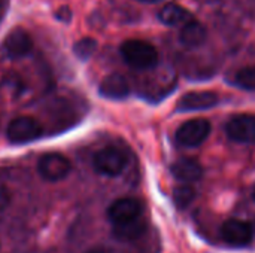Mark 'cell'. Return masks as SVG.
Returning a JSON list of instances; mask_svg holds the SVG:
<instances>
[{
	"mask_svg": "<svg viewBox=\"0 0 255 253\" xmlns=\"http://www.w3.org/2000/svg\"><path fill=\"white\" fill-rule=\"evenodd\" d=\"M120 51L123 60L130 67L137 70L152 69L158 63V51L145 40H137V39L126 40L121 45Z\"/></svg>",
	"mask_w": 255,
	"mask_h": 253,
	"instance_id": "1",
	"label": "cell"
},
{
	"mask_svg": "<svg viewBox=\"0 0 255 253\" xmlns=\"http://www.w3.org/2000/svg\"><path fill=\"white\" fill-rule=\"evenodd\" d=\"M42 134V125L33 116H16L6 128V139L12 145H25Z\"/></svg>",
	"mask_w": 255,
	"mask_h": 253,
	"instance_id": "2",
	"label": "cell"
},
{
	"mask_svg": "<svg viewBox=\"0 0 255 253\" xmlns=\"http://www.w3.org/2000/svg\"><path fill=\"white\" fill-rule=\"evenodd\" d=\"M211 122L203 118H196L184 122L175 133V140L179 146L196 148L200 146L211 134Z\"/></svg>",
	"mask_w": 255,
	"mask_h": 253,
	"instance_id": "3",
	"label": "cell"
},
{
	"mask_svg": "<svg viewBox=\"0 0 255 253\" xmlns=\"http://www.w3.org/2000/svg\"><path fill=\"white\" fill-rule=\"evenodd\" d=\"M143 204L137 198L124 197L115 200L108 209V219L114 225H123L142 218Z\"/></svg>",
	"mask_w": 255,
	"mask_h": 253,
	"instance_id": "4",
	"label": "cell"
},
{
	"mask_svg": "<svg viewBox=\"0 0 255 253\" xmlns=\"http://www.w3.org/2000/svg\"><path fill=\"white\" fill-rule=\"evenodd\" d=\"M72 166L69 160L58 152H48L37 161V171L48 182H58L69 176Z\"/></svg>",
	"mask_w": 255,
	"mask_h": 253,
	"instance_id": "5",
	"label": "cell"
},
{
	"mask_svg": "<svg viewBox=\"0 0 255 253\" xmlns=\"http://www.w3.org/2000/svg\"><path fill=\"white\" fill-rule=\"evenodd\" d=\"M127 166V157L117 148H105L96 152L93 158V167L103 176H118Z\"/></svg>",
	"mask_w": 255,
	"mask_h": 253,
	"instance_id": "6",
	"label": "cell"
},
{
	"mask_svg": "<svg viewBox=\"0 0 255 253\" xmlns=\"http://www.w3.org/2000/svg\"><path fill=\"white\" fill-rule=\"evenodd\" d=\"M229 139L236 143H254L255 142V116L250 113H239L229 119L226 125Z\"/></svg>",
	"mask_w": 255,
	"mask_h": 253,
	"instance_id": "7",
	"label": "cell"
},
{
	"mask_svg": "<svg viewBox=\"0 0 255 253\" xmlns=\"http://www.w3.org/2000/svg\"><path fill=\"white\" fill-rule=\"evenodd\" d=\"M254 236L253 227L248 222L239 221V219H230L226 221L221 227V237L232 246H247L251 243Z\"/></svg>",
	"mask_w": 255,
	"mask_h": 253,
	"instance_id": "8",
	"label": "cell"
},
{
	"mask_svg": "<svg viewBox=\"0 0 255 253\" xmlns=\"http://www.w3.org/2000/svg\"><path fill=\"white\" fill-rule=\"evenodd\" d=\"M218 104V95L212 91H193L184 94L178 103L176 110L178 112H197V110H206Z\"/></svg>",
	"mask_w": 255,
	"mask_h": 253,
	"instance_id": "9",
	"label": "cell"
},
{
	"mask_svg": "<svg viewBox=\"0 0 255 253\" xmlns=\"http://www.w3.org/2000/svg\"><path fill=\"white\" fill-rule=\"evenodd\" d=\"M31 45L33 42H31L30 34L22 28L12 30L3 40V49L12 58H18V57L28 54L31 49Z\"/></svg>",
	"mask_w": 255,
	"mask_h": 253,
	"instance_id": "10",
	"label": "cell"
},
{
	"mask_svg": "<svg viewBox=\"0 0 255 253\" xmlns=\"http://www.w3.org/2000/svg\"><path fill=\"white\" fill-rule=\"evenodd\" d=\"M99 92L109 100H123L130 94V85L123 75L112 73L102 81Z\"/></svg>",
	"mask_w": 255,
	"mask_h": 253,
	"instance_id": "11",
	"label": "cell"
},
{
	"mask_svg": "<svg viewBox=\"0 0 255 253\" xmlns=\"http://www.w3.org/2000/svg\"><path fill=\"white\" fill-rule=\"evenodd\" d=\"M170 171L172 174L184 182V183H193V182H197L202 179L203 176V169L200 166L199 161L193 160V158H179L176 160L172 167H170Z\"/></svg>",
	"mask_w": 255,
	"mask_h": 253,
	"instance_id": "12",
	"label": "cell"
},
{
	"mask_svg": "<svg viewBox=\"0 0 255 253\" xmlns=\"http://www.w3.org/2000/svg\"><path fill=\"white\" fill-rule=\"evenodd\" d=\"M158 19L169 27H184L185 24L193 21V15L185 7L176 3H169L160 9Z\"/></svg>",
	"mask_w": 255,
	"mask_h": 253,
	"instance_id": "13",
	"label": "cell"
},
{
	"mask_svg": "<svg viewBox=\"0 0 255 253\" xmlns=\"http://www.w3.org/2000/svg\"><path fill=\"white\" fill-rule=\"evenodd\" d=\"M206 34L208 33H206V28L203 27V24L193 19L188 24H185L184 27H181L179 42L187 48H197L205 43Z\"/></svg>",
	"mask_w": 255,
	"mask_h": 253,
	"instance_id": "14",
	"label": "cell"
},
{
	"mask_svg": "<svg viewBox=\"0 0 255 253\" xmlns=\"http://www.w3.org/2000/svg\"><path fill=\"white\" fill-rule=\"evenodd\" d=\"M145 231H146V224H145V221H143L142 218L137 219V221L128 222V224L114 225V228H112L114 237H117L118 240H123V242L136 240V239H139Z\"/></svg>",
	"mask_w": 255,
	"mask_h": 253,
	"instance_id": "15",
	"label": "cell"
},
{
	"mask_svg": "<svg viewBox=\"0 0 255 253\" xmlns=\"http://www.w3.org/2000/svg\"><path fill=\"white\" fill-rule=\"evenodd\" d=\"M233 84L242 89L255 91V66H247L236 72Z\"/></svg>",
	"mask_w": 255,
	"mask_h": 253,
	"instance_id": "16",
	"label": "cell"
},
{
	"mask_svg": "<svg viewBox=\"0 0 255 253\" xmlns=\"http://www.w3.org/2000/svg\"><path fill=\"white\" fill-rule=\"evenodd\" d=\"M196 197V191L188 185H181L173 189V201L179 209L188 207Z\"/></svg>",
	"mask_w": 255,
	"mask_h": 253,
	"instance_id": "17",
	"label": "cell"
},
{
	"mask_svg": "<svg viewBox=\"0 0 255 253\" xmlns=\"http://www.w3.org/2000/svg\"><path fill=\"white\" fill-rule=\"evenodd\" d=\"M97 49V42L91 37H84L78 40L73 46V52L79 60H88Z\"/></svg>",
	"mask_w": 255,
	"mask_h": 253,
	"instance_id": "18",
	"label": "cell"
},
{
	"mask_svg": "<svg viewBox=\"0 0 255 253\" xmlns=\"http://www.w3.org/2000/svg\"><path fill=\"white\" fill-rule=\"evenodd\" d=\"M9 203H10V192L4 185L0 183V212L4 210L9 206Z\"/></svg>",
	"mask_w": 255,
	"mask_h": 253,
	"instance_id": "19",
	"label": "cell"
},
{
	"mask_svg": "<svg viewBox=\"0 0 255 253\" xmlns=\"http://www.w3.org/2000/svg\"><path fill=\"white\" fill-rule=\"evenodd\" d=\"M88 253H109V251L105 249V248H94V249H91Z\"/></svg>",
	"mask_w": 255,
	"mask_h": 253,
	"instance_id": "20",
	"label": "cell"
},
{
	"mask_svg": "<svg viewBox=\"0 0 255 253\" xmlns=\"http://www.w3.org/2000/svg\"><path fill=\"white\" fill-rule=\"evenodd\" d=\"M137 1H142V3H157L160 0H137Z\"/></svg>",
	"mask_w": 255,
	"mask_h": 253,
	"instance_id": "21",
	"label": "cell"
},
{
	"mask_svg": "<svg viewBox=\"0 0 255 253\" xmlns=\"http://www.w3.org/2000/svg\"><path fill=\"white\" fill-rule=\"evenodd\" d=\"M253 197H254V200H255V188H254V194H253Z\"/></svg>",
	"mask_w": 255,
	"mask_h": 253,
	"instance_id": "22",
	"label": "cell"
}]
</instances>
